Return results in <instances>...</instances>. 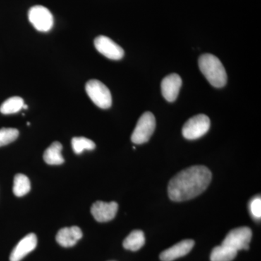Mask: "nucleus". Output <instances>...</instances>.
Returning <instances> with one entry per match:
<instances>
[{"instance_id": "nucleus-13", "label": "nucleus", "mask_w": 261, "mask_h": 261, "mask_svg": "<svg viewBox=\"0 0 261 261\" xmlns=\"http://www.w3.org/2000/svg\"><path fill=\"white\" fill-rule=\"evenodd\" d=\"M83 236L82 230L78 226H71L61 228L56 235L57 243L62 247L74 246L79 240Z\"/></svg>"}, {"instance_id": "nucleus-11", "label": "nucleus", "mask_w": 261, "mask_h": 261, "mask_svg": "<svg viewBox=\"0 0 261 261\" xmlns=\"http://www.w3.org/2000/svg\"><path fill=\"white\" fill-rule=\"evenodd\" d=\"M37 238L35 233H31L24 237L10 254V261H20L24 257L37 247Z\"/></svg>"}, {"instance_id": "nucleus-2", "label": "nucleus", "mask_w": 261, "mask_h": 261, "mask_svg": "<svg viewBox=\"0 0 261 261\" xmlns=\"http://www.w3.org/2000/svg\"><path fill=\"white\" fill-rule=\"evenodd\" d=\"M199 68L209 83L216 88L224 87L227 82V74L224 65L217 57L204 54L199 58Z\"/></svg>"}, {"instance_id": "nucleus-20", "label": "nucleus", "mask_w": 261, "mask_h": 261, "mask_svg": "<svg viewBox=\"0 0 261 261\" xmlns=\"http://www.w3.org/2000/svg\"><path fill=\"white\" fill-rule=\"evenodd\" d=\"M19 135V132L16 128H3L0 129V147L9 145L14 142Z\"/></svg>"}, {"instance_id": "nucleus-10", "label": "nucleus", "mask_w": 261, "mask_h": 261, "mask_svg": "<svg viewBox=\"0 0 261 261\" xmlns=\"http://www.w3.org/2000/svg\"><path fill=\"white\" fill-rule=\"evenodd\" d=\"M181 85V78L176 73H172L165 77L161 82V91L163 97L168 102H174L178 97Z\"/></svg>"}, {"instance_id": "nucleus-18", "label": "nucleus", "mask_w": 261, "mask_h": 261, "mask_svg": "<svg viewBox=\"0 0 261 261\" xmlns=\"http://www.w3.org/2000/svg\"><path fill=\"white\" fill-rule=\"evenodd\" d=\"M23 99L20 97H12L7 99L0 106V112L4 115L13 114L23 108Z\"/></svg>"}, {"instance_id": "nucleus-8", "label": "nucleus", "mask_w": 261, "mask_h": 261, "mask_svg": "<svg viewBox=\"0 0 261 261\" xmlns=\"http://www.w3.org/2000/svg\"><path fill=\"white\" fill-rule=\"evenodd\" d=\"M94 46L99 53L108 59L121 60L124 56V50L121 46L106 36H99L94 39Z\"/></svg>"}, {"instance_id": "nucleus-16", "label": "nucleus", "mask_w": 261, "mask_h": 261, "mask_svg": "<svg viewBox=\"0 0 261 261\" xmlns=\"http://www.w3.org/2000/svg\"><path fill=\"white\" fill-rule=\"evenodd\" d=\"M238 251L224 245L214 247L211 254V261H232Z\"/></svg>"}, {"instance_id": "nucleus-7", "label": "nucleus", "mask_w": 261, "mask_h": 261, "mask_svg": "<svg viewBox=\"0 0 261 261\" xmlns=\"http://www.w3.org/2000/svg\"><path fill=\"white\" fill-rule=\"evenodd\" d=\"M29 20L39 32H49L54 25V18L51 12L42 5H36L29 10Z\"/></svg>"}, {"instance_id": "nucleus-19", "label": "nucleus", "mask_w": 261, "mask_h": 261, "mask_svg": "<svg viewBox=\"0 0 261 261\" xmlns=\"http://www.w3.org/2000/svg\"><path fill=\"white\" fill-rule=\"evenodd\" d=\"M72 147L75 154L82 153L84 150H92L95 149V143L86 137H73L71 141Z\"/></svg>"}, {"instance_id": "nucleus-22", "label": "nucleus", "mask_w": 261, "mask_h": 261, "mask_svg": "<svg viewBox=\"0 0 261 261\" xmlns=\"http://www.w3.org/2000/svg\"><path fill=\"white\" fill-rule=\"evenodd\" d=\"M23 108H25V109H27L28 108V106H27V105L24 104L23 106Z\"/></svg>"}, {"instance_id": "nucleus-1", "label": "nucleus", "mask_w": 261, "mask_h": 261, "mask_svg": "<svg viewBox=\"0 0 261 261\" xmlns=\"http://www.w3.org/2000/svg\"><path fill=\"white\" fill-rule=\"evenodd\" d=\"M212 173L203 166L183 170L168 184V196L174 202L191 200L205 191L210 185Z\"/></svg>"}, {"instance_id": "nucleus-6", "label": "nucleus", "mask_w": 261, "mask_h": 261, "mask_svg": "<svg viewBox=\"0 0 261 261\" xmlns=\"http://www.w3.org/2000/svg\"><path fill=\"white\" fill-rule=\"evenodd\" d=\"M252 237V230L247 226L239 227L228 233L221 245L239 251L248 250Z\"/></svg>"}, {"instance_id": "nucleus-14", "label": "nucleus", "mask_w": 261, "mask_h": 261, "mask_svg": "<svg viewBox=\"0 0 261 261\" xmlns=\"http://www.w3.org/2000/svg\"><path fill=\"white\" fill-rule=\"evenodd\" d=\"M63 146L59 142H55L44 152V161L49 165H61L64 163L61 154Z\"/></svg>"}, {"instance_id": "nucleus-21", "label": "nucleus", "mask_w": 261, "mask_h": 261, "mask_svg": "<svg viewBox=\"0 0 261 261\" xmlns=\"http://www.w3.org/2000/svg\"><path fill=\"white\" fill-rule=\"evenodd\" d=\"M250 211L253 219L260 220L261 218V198L260 196L254 197L250 202Z\"/></svg>"}, {"instance_id": "nucleus-17", "label": "nucleus", "mask_w": 261, "mask_h": 261, "mask_svg": "<svg viewBox=\"0 0 261 261\" xmlns=\"http://www.w3.org/2000/svg\"><path fill=\"white\" fill-rule=\"evenodd\" d=\"M31 190V183L29 178L22 173L15 175L13 193L17 197H23L27 195Z\"/></svg>"}, {"instance_id": "nucleus-5", "label": "nucleus", "mask_w": 261, "mask_h": 261, "mask_svg": "<svg viewBox=\"0 0 261 261\" xmlns=\"http://www.w3.org/2000/svg\"><path fill=\"white\" fill-rule=\"evenodd\" d=\"M210 126L211 121L208 117L204 114L197 115L184 125L182 135L187 140H197L208 132Z\"/></svg>"}, {"instance_id": "nucleus-12", "label": "nucleus", "mask_w": 261, "mask_h": 261, "mask_svg": "<svg viewBox=\"0 0 261 261\" xmlns=\"http://www.w3.org/2000/svg\"><path fill=\"white\" fill-rule=\"evenodd\" d=\"M195 242L192 240H182L173 246L161 252L160 258L162 261H173L185 256L193 248Z\"/></svg>"}, {"instance_id": "nucleus-3", "label": "nucleus", "mask_w": 261, "mask_h": 261, "mask_svg": "<svg viewBox=\"0 0 261 261\" xmlns=\"http://www.w3.org/2000/svg\"><path fill=\"white\" fill-rule=\"evenodd\" d=\"M86 92L92 102L102 109H108L112 105V96L108 87L100 81L92 80L86 84Z\"/></svg>"}, {"instance_id": "nucleus-4", "label": "nucleus", "mask_w": 261, "mask_h": 261, "mask_svg": "<svg viewBox=\"0 0 261 261\" xmlns=\"http://www.w3.org/2000/svg\"><path fill=\"white\" fill-rule=\"evenodd\" d=\"M156 121L154 115L150 112H146L142 115L137 122L133 134L132 142L136 145H142L148 142L151 136L155 129Z\"/></svg>"}, {"instance_id": "nucleus-9", "label": "nucleus", "mask_w": 261, "mask_h": 261, "mask_svg": "<svg viewBox=\"0 0 261 261\" xmlns=\"http://www.w3.org/2000/svg\"><path fill=\"white\" fill-rule=\"evenodd\" d=\"M118 205L116 202L97 201L91 207V214L98 222H108L116 217Z\"/></svg>"}, {"instance_id": "nucleus-15", "label": "nucleus", "mask_w": 261, "mask_h": 261, "mask_svg": "<svg viewBox=\"0 0 261 261\" xmlns=\"http://www.w3.org/2000/svg\"><path fill=\"white\" fill-rule=\"evenodd\" d=\"M145 243V234L140 230H135L129 233L125 239L123 246L130 251H137L144 246Z\"/></svg>"}]
</instances>
